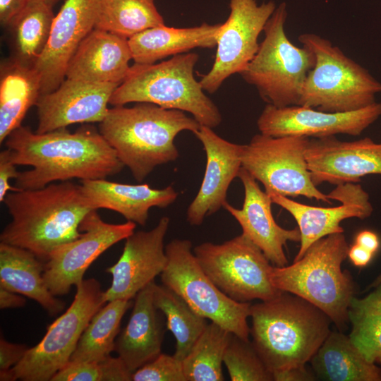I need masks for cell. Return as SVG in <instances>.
I'll use <instances>...</instances> for the list:
<instances>
[{
	"mask_svg": "<svg viewBox=\"0 0 381 381\" xmlns=\"http://www.w3.org/2000/svg\"><path fill=\"white\" fill-rule=\"evenodd\" d=\"M4 142L16 165L32 167L16 179L15 187L20 190L40 188L56 181L106 179L125 167L92 126L85 125L74 133L62 128L44 133L20 126Z\"/></svg>",
	"mask_w": 381,
	"mask_h": 381,
	"instance_id": "obj_1",
	"label": "cell"
},
{
	"mask_svg": "<svg viewBox=\"0 0 381 381\" xmlns=\"http://www.w3.org/2000/svg\"><path fill=\"white\" fill-rule=\"evenodd\" d=\"M3 202L11 221L0 242L28 250L43 262L55 248L80 235V224L93 210L80 184L70 181L11 191Z\"/></svg>",
	"mask_w": 381,
	"mask_h": 381,
	"instance_id": "obj_2",
	"label": "cell"
},
{
	"mask_svg": "<svg viewBox=\"0 0 381 381\" xmlns=\"http://www.w3.org/2000/svg\"><path fill=\"white\" fill-rule=\"evenodd\" d=\"M200 126L183 111L137 102L109 109L98 130L134 179L142 182L155 167L179 158L174 140L179 133H194Z\"/></svg>",
	"mask_w": 381,
	"mask_h": 381,
	"instance_id": "obj_3",
	"label": "cell"
},
{
	"mask_svg": "<svg viewBox=\"0 0 381 381\" xmlns=\"http://www.w3.org/2000/svg\"><path fill=\"white\" fill-rule=\"evenodd\" d=\"M250 317L252 343L272 374L310 361L332 322L311 303L285 291L251 305Z\"/></svg>",
	"mask_w": 381,
	"mask_h": 381,
	"instance_id": "obj_4",
	"label": "cell"
},
{
	"mask_svg": "<svg viewBox=\"0 0 381 381\" xmlns=\"http://www.w3.org/2000/svg\"><path fill=\"white\" fill-rule=\"evenodd\" d=\"M349 249L344 233L329 234L314 242L292 265L272 266L271 282L277 289L322 310L343 332L347 329L348 308L356 290L351 274L341 270Z\"/></svg>",
	"mask_w": 381,
	"mask_h": 381,
	"instance_id": "obj_5",
	"label": "cell"
},
{
	"mask_svg": "<svg viewBox=\"0 0 381 381\" xmlns=\"http://www.w3.org/2000/svg\"><path fill=\"white\" fill-rule=\"evenodd\" d=\"M198 59L197 54L186 52L157 64H134L112 93L109 104L152 103L190 113L201 126L217 127L222 121L220 111L194 77Z\"/></svg>",
	"mask_w": 381,
	"mask_h": 381,
	"instance_id": "obj_6",
	"label": "cell"
},
{
	"mask_svg": "<svg viewBox=\"0 0 381 381\" xmlns=\"http://www.w3.org/2000/svg\"><path fill=\"white\" fill-rule=\"evenodd\" d=\"M315 55V65L306 78L298 105L332 113L349 112L375 102L381 83L348 57L338 47L314 33L298 36Z\"/></svg>",
	"mask_w": 381,
	"mask_h": 381,
	"instance_id": "obj_7",
	"label": "cell"
},
{
	"mask_svg": "<svg viewBox=\"0 0 381 381\" xmlns=\"http://www.w3.org/2000/svg\"><path fill=\"white\" fill-rule=\"evenodd\" d=\"M287 16L286 3H280L264 27L265 37L256 54L239 73L267 104L277 107L298 104L306 78L315 61L309 48L294 45L286 36Z\"/></svg>",
	"mask_w": 381,
	"mask_h": 381,
	"instance_id": "obj_8",
	"label": "cell"
},
{
	"mask_svg": "<svg viewBox=\"0 0 381 381\" xmlns=\"http://www.w3.org/2000/svg\"><path fill=\"white\" fill-rule=\"evenodd\" d=\"M187 239H174L165 247L167 262L162 285L180 296L202 317L244 340H249L250 303L232 300L211 281L200 267Z\"/></svg>",
	"mask_w": 381,
	"mask_h": 381,
	"instance_id": "obj_9",
	"label": "cell"
},
{
	"mask_svg": "<svg viewBox=\"0 0 381 381\" xmlns=\"http://www.w3.org/2000/svg\"><path fill=\"white\" fill-rule=\"evenodd\" d=\"M104 293L94 278L77 285L71 305L47 327L42 340L29 348L22 360L9 370L12 381H51L70 361L92 318L107 303Z\"/></svg>",
	"mask_w": 381,
	"mask_h": 381,
	"instance_id": "obj_10",
	"label": "cell"
},
{
	"mask_svg": "<svg viewBox=\"0 0 381 381\" xmlns=\"http://www.w3.org/2000/svg\"><path fill=\"white\" fill-rule=\"evenodd\" d=\"M193 253L211 281L234 301H265L282 292L271 282L270 260L242 234L220 244L202 243Z\"/></svg>",
	"mask_w": 381,
	"mask_h": 381,
	"instance_id": "obj_11",
	"label": "cell"
},
{
	"mask_svg": "<svg viewBox=\"0 0 381 381\" xmlns=\"http://www.w3.org/2000/svg\"><path fill=\"white\" fill-rule=\"evenodd\" d=\"M309 139L255 134L241 145V167L264 186L268 195L303 196L332 205L328 194L320 191L311 179L305 156Z\"/></svg>",
	"mask_w": 381,
	"mask_h": 381,
	"instance_id": "obj_12",
	"label": "cell"
},
{
	"mask_svg": "<svg viewBox=\"0 0 381 381\" xmlns=\"http://www.w3.org/2000/svg\"><path fill=\"white\" fill-rule=\"evenodd\" d=\"M277 8L273 1L230 0V13L221 24L214 64L199 81L204 91L214 93L224 81L240 73L256 54L258 37Z\"/></svg>",
	"mask_w": 381,
	"mask_h": 381,
	"instance_id": "obj_13",
	"label": "cell"
},
{
	"mask_svg": "<svg viewBox=\"0 0 381 381\" xmlns=\"http://www.w3.org/2000/svg\"><path fill=\"white\" fill-rule=\"evenodd\" d=\"M136 228L135 222L109 224L97 210H91L81 222L80 235L55 248L44 262L43 278L55 296L68 294L78 285L90 265L104 251L127 238Z\"/></svg>",
	"mask_w": 381,
	"mask_h": 381,
	"instance_id": "obj_14",
	"label": "cell"
},
{
	"mask_svg": "<svg viewBox=\"0 0 381 381\" xmlns=\"http://www.w3.org/2000/svg\"><path fill=\"white\" fill-rule=\"evenodd\" d=\"M381 116V102L358 110L332 113L292 105L267 104L257 120L260 133L273 137L324 138L339 134L357 136Z\"/></svg>",
	"mask_w": 381,
	"mask_h": 381,
	"instance_id": "obj_15",
	"label": "cell"
},
{
	"mask_svg": "<svg viewBox=\"0 0 381 381\" xmlns=\"http://www.w3.org/2000/svg\"><path fill=\"white\" fill-rule=\"evenodd\" d=\"M169 223L168 217H162L152 229L134 231L126 238L119 259L106 270L112 276L104 293L107 302L132 300L161 274L167 262L164 241Z\"/></svg>",
	"mask_w": 381,
	"mask_h": 381,
	"instance_id": "obj_16",
	"label": "cell"
},
{
	"mask_svg": "<svg viewBox=\"0 0 381 381\" xmlns=\"http://www.w3.org/2000/svg\"><path fill=\"white\" fill-rule=\"evenodd\" d=\"M305 156L311 179L339 185L358 183L369 174L381 176V143L370 138L341 141L335 136L310 138Z\"/></svg>",
	"mask_w": 381,
	"mask_h": 381,
	"instance_id": "obj_17",
	"label": "cell"
},
{
	"mask_svg": "<svg viewBox=\"0 0 381 381\" xmlns=\"http://www.w3.org/2000/svg\"><path fill=\"white\" fill-rule=\"evenodd\" d=\"M99 1L66 0L54 16L46 47L34 66L41 95L54 90L65 79L71 57L95 28Z\"/></svg>",
	"mask_w": 381,
	"mask_h": 381,
	"instance_id": "obj_18",
	"label": "cell"
},
{
	"mask_svg": "<svg viewBox=\"0 0 381 381\" xmlns=\"http://www.w3.org/2000/svg\"><path fill=\"white\" fill-rule=\"evenodd\" d=\"M269 195L273 203L289 212L298 224L300 248L294 261L299 260L316 241L329 234L344 233L340 226L343 220L353 217L365 219L373 212L368 193L357 183L337 185L328 196L341 204L332 207L302 204L276 193Z\"/></svg>",
	"mask_w": 381,
	"mask_h": 381,
	"instance_id": "obj_19",
	"label": "cell"
},
{
	"mask_svg": "<svg viewBox=\"0 0 381 381\" xmlns=\"http://www.w3.org/2000/svg\"><path fill=\"white\" fill-rule=\"evenodd\" d=\"M119 85L66 78L54 90L39 97L35 105L38 116L35 132L44 133L78 123H100Z\"/></svg>",
	"mask_w": 381,
	"mask_h": 381,
	"instance_id": "obj_20",
	"label": "cell"
},
{
	"mask_svg": "<svg viewBox=\"0 0 381 381\" xmlns=\"http://www.w3.org/2000/svg\"><path fill=\"white\" fill-rule=\"evenodd\" d=\"M238 177L244 188L241 209L226 202L223 207L238 222L242 234L257 246L274 266L288 264L284 247L288 241H301L298 227L286 229L274 220L272 212L271 197L261 190L257 181L243 167Z\"/></svg>",
	"mask_w": 381,
	"mask_h": 381,
	"instance_id": "obj_21",
	"label": "cell"
},
{
	"mask_svg": "<svg viewBox=\"0 0 381 381\" xmlns=\"http://www.w3.org/2000/svg\"><path fill=\"white\" fill-rule=\"evenodd\" d=\"M206 155V166L200 189L187 210V221L200 226L226 202V193L241 168V145L226 140L212 128L200 126L194 133Z\"/></svg>",
	"mask_w": 381,
	"mask_h": 381,
	"instance_id": "obj_22",
	"label": "cell"
},
{
	"mask_svg": "<svg viewBox=\"0 0 381 381\" xmlns=\"http://www.w3.org/2000/svg\"><path fill=\"white\" fill-rule=\"evenodd\" d=\"M131 59L128 39L94 28L71 57L66 78L120 85L128 73Z\"/></svg>",
	"mask_w": 381,
	"mask_h": 381,
	"instance_id": "obj_23",
	"label": "cell"
},
{
	"mask_svg": "<svg viewBox=\"0 0 381 381\" xmlns=\"http://www.w3.org/2000/svg\"><path fill=\"white\" fill-rule=\"evenodd\" d=\"M80 186L93 210L102 208L115 211L127 221L143 226L147 223L152 207L166 208L179 195L171 186L156 189L147 183L126 184L106 179L81 180Z\"/></svg>",
	"mask_w": 381,
	"mask_h": 381,
	"instance_id": "obj_24",
	"label": "cell"
},
{
	"mask_svg": "<svg viewBox=\"0 0 381 381\" xmlns=\"http://www.w3.org/2000/svg\"><path fill=\"white\" fill-rule=\"evenodd\" d=\"M155 284L136 295L128 322L116 339L114 351L132 374L162 353L164 330L153 301Z\"/></svg>",
	"mask_w": 381,
	"mask_h": 381,
	"instance_id": "obj_25",
	"label": "cell"
},
{
	"mask_svg": "<svg viewBox=\"0 0 381 381\" xmlns=\"http://www.w3.org/2000/svg\"><path fill=\"white\" fill-rule=\"evenodd\" d=\"M221 23L176 28L162 25L147 29L128 39L135 64H151L195 48L217 45Z\"/></svg>",
	"mask_w": 381,
	"mask_h": 381,
	"instance_id": "obj_26",
	"label": "cell"
},
{
	"mask_svg": "<svg viewBox=\"0 0 381 381\" xmlns=\"http://www.w3.org/2000/svg\"><path fill=\"white\" fill-rule=\"evenodd\" d=\"M44 267V262L30 250L0 242V286L34 300L54 316L65 303L46 286Z\"/></svg>",
	"mask_w": 381,
	"mask_h": 381,
	"instance_id": "obj_27",
	"label": "cell"
},
{
	"mask_svg": "<svg viewBox=\"0 0 381 381\" xmlns=\"http://www.w3.org/2000/svg\"><path fill=\"white\" fill-rule=\"evenodd\" d=\"M317 380L381 381V368L368 361L342 332H330L310 360Z\"/></svg>",
	"mask_w": 381,
	"mask_h": 381,
	"instance_id": "obj_28",
	"label": "cell"
},
{
	"mask_svg": "<svg viewBox=\"0 0 381 381\" xmlns=\"http://www.w3.org/2000/svg\"><path fill=\"white\" fill-rule=\"evenodd\" d=\"M41 95L40 78L34 68L12 59L1 65L0 143L21 126L29 109Z\"/></svg>",
	"mask_w": 381,
	"mask_h": 381,
	"instance_id": "obj_29",
	"label": "cell"
},
{
	"mask_svg": "<svg viewBox=\"0 0 381 381\" xmlns=\"http://www.w3.org/2000/svg\"><path fill=\"white\" fill-rule=\"evenodd\" d=\"M45 0H28L23 10L8 26L12 60L34 68L47 43L54 15Z\"/></svg>",
	"mask_w": 381,
	"mask_h": 381,
	"instance_id": "obj_30",
	"label": "cell"
},
{
	"mask_svg": "<svg viewBox=\"0 0 381 381\" xmlns=\"http://www.w3.org/2000/svg\"><path fill=\"white\" fill-rule=\"evenodd\" d=\"M132 304L131 300L106 303L85 327L70 361L99 362L110 356L114 351L121 319Z\"/></svg>",
	"mask_w": 381,
	"mask_h": 381,
	"instance_id": "obj_31",
	"label": "cell"
},
{
	"mask_svg": "<svg viewBox=\"0 0 381 381\" xmlns=\"http://www.w3.org/2000/svg\"><path fill=\"white\" fill-rule=\"evenodd\" d=\"M155 0H100L95 28L130 37L164 25Z\"/></svg>",
	"mask_w": 381,
	"mask_h": 381,
	"instance_id": "obj_32",
	"label": "cell"
},
{
	"mask_svg": "<svg viewBox=\"0 0 381 381\" xmlns=\"http://www.w3.org/2000/svg\"><path fill=\"white\" fill-rule=\"evenodd\" d=\"M153 301L158 310L165 315L167 328L176 339L174 356L182 361L208 324L206 318L198 314L180 296L164 285L155 283Z\"/></svg>",
	"mask_w": 381,
	"mask_h": 381,
	"instance_id": "obj_33",
	"label": "cell"
},
{
	"mask_svg": "<svg viewBox=\"0 0 381 381\" xmlns=\"http://www.w3.org/2000/svg\"><path fill=\"white\" fill-rule=\"evenodd\" d=\"M363 298L353 297L348 308L353 345L369 362L381 365V284Z\"/></svg>",
	"mask_w": 381,
	"mask_h": 381,
	"instance_id": "obj_34",
	"label": "cell"
},
{
	"mask_svg": "<svg viewBox=\"0 0 381 381\" xmlns=\"http://www.w3.org/2000/svg\"><path fill=\"white\" fill-rule=\"evenodd\" d=\"M234 334L218 324L208 323L182 361L186 381H222L225 350Z\"/></svg>",
	"mask_w": 381,
	"mask_h": 381,
	"instance_id": "obj_35",
	"label": "cell"
},
{
	"mask_svg": "<svg viewBox=\"0 0 381 381\" xmlns=\"http://www.w3.org/2000/svg\"><path fill=\"white\" fill-rule=\"evenodd\" d=\"M224 363L232 381H272L273 376L252 342L233 334L225 350Z\"/></svg>",
	"mask_w": 381,
	"mask_h": 381,
	"instance_id": "obj_36",
	"label": "cell"
},
{
	"mask_svg": "<svg viewBox=\"0 0 381 381\" xmlns=\"http://www.w3.org/2000/svg\"><path fill=\"white\" fill-rule=\"evenodd\" d=\"M133 381H186L182 361L174 355L160 353L132 374Z\"/></svg>",
	"mask_w": 381,
	"mask_h": 381,
	"instance_id": "obj_37",
	"label": "cell"
},
{
	"mask_svg": "<svg viewBox=\"0 0 381 381\" xmlns=\"http://www.w3.org/2000/svg\"><path fill=\"white\" fill-rule=\"evenodd\" d=\"M51 381H104L102 361H72L57 372Z\"/></svg>",
	"mask_w": 381,
	"mask_h": 381,
	"instance_id": "obj_38",
	"label": "cell"
},
{
	"mask_svg": "<svg viewBox=\"0 0 381 381\" xmlns=\"http://www.w3.org/2000/svg\"><path fill=\"white\" fill-rule=\"evenodd\" d=\"M16 165L11 158L9 149L0 152V201L3 202L8 191L20 190L16 187L11 186L9 181L16 179L20 172L16 169Z\"/></svg>",
	"mask_w": 381,
	"mask_h": 381,
	"instance_id": "obj_39",
	"label": "cell"
},
{
	"mask_svg": "<svg viewBox=\"0 0 381 381\" xmlns=\"http://www.w3.org/2000/svg\"><path fill=\"white\" fill-rule=\"evenodd\" d=\"M29 348L25 344H14L0 339V372L7 371L16 365Z\"/></svg>",
	"mask_w": 381,
	"mask_h": 381,
	"instance_id": "obj_40",
	"label": "cell"
},
{
	"mask_svg": "<svg viewBox=\"0 0 381 381\" xmlns=\"http://www.w3.org/2000/svg\"><path fill=\"white\" fill-rule=\"evenodd\" d=\"M275 381H313L317 380L313 370H310L304 365L291 366L272 374Z\"/></svg>",
	"mask_w": 381,
	"mask_h": 381,
	"instance_id": "obj_41",
	"label": "cell"
},
{
	"mask_svg": "<svg viewBox=\"0 0 381 381\" xmlns=\"http://www.w3.org/2000/svg\"><path fill=\"white\" fill-rule=\"evenodd\" d=\"M28 0H0L1 25L8 27L23 10Z\"/></svg>",
	"mask_w": 381,
	"mask_h": 381,
	"instance_id": "obj_42",
	"label": "cell"
},
{
	"mask_svg": "<svg viewBox=\"0 0 381 381\" xmlns=\"http://www.w3.org/2000/svg\"><path fill=\"white\" fill-rule=\"evenodd\" d=\"M26 300L19 294L9 291L0 286V308H20L25 305Z\"/></svg>",
	"mask_w": 381,
	"mask_h": 381,
	"instance_id": "obj_43",
	"label": "cell"
},
{
	"mask_svg": "<svg viewBox=\"0 0 381 381\" xmlns=\"http://www.w3.org/2000/svg\"><path fill=\"white\" fill-rule=\"evenodd\" d=\"M373 255L374 253L357 243L351 246L348 252L349 259L357 267L366 266L373 258Z\"/></svg>",
	"mask_w": 381,
	"mask_h": 381,
	"instance_id": "obj_44",
	"label": "cell"
},
{
	"mask_svg": "<svg viewBox=\"0 0 381 381\" xmlns=\"http://www.w3.org/2000/svg\"><path fill=\"white\" fill-rule=\"evenodd\" d=\"M356 243L373 253H375L380 247V240L377 235L368 230L358 233L356 237Z\"/></svg>",
	"mask_w": 381,
	"mask_h": 381,
	"instance_id": "obj_45",
	"label": "cell"
},
{
	"mask_svg": "<svg viewBox=\"0 0 381 381\" xmlns=\"http://www.w3.org/2000/svg\"><path fill=\"white\" fill-rule=\"evenodd\" d=\"M381 284V273L375 278V279L368 286V289L375 288Z\"/></svg>",
	"mask_w": 381,
	"mask_h": 381,
	"instance_id": "obj_46",
	"label": "cell"
},
{
	"mask_svg": "<svg viewBox=\"0 0 381 381\" xmlns=\"http://www.w3.org/2000/svg\"><path fill=\"white\" fill-rule=\"evenodd\" d=\"M45 1H47L49 4L54 6L59 0H45Z\"/></svg>",
	"mask_w": 381,
	"mask_h": 381,
	"instance_id": "obj_47",
	"label": "cell"
}]
</instances>
